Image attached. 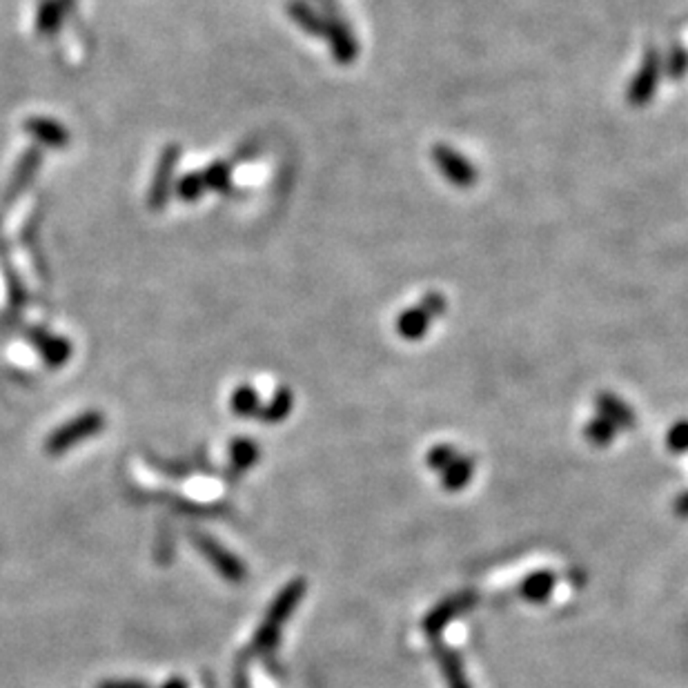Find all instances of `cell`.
I'll return each mask as SVG.
<instances>
[{
    "instance_id": "cell-24",
    "label": "cell",
    "mask_w": 688,
    "mask_h": 688,
    "mask_svg": "<svg viewBox=\"0 0 688 688\" xmlns=\"http://www.w3.org/2000/svg\"><path fill=\"white\" fill-rule=\"evenodd\" d=\"M237 406L239 410L252 412L257 408V394L252 392V388H240V392L237 394Z\"/></svg>"
},
{
    "instance_id": "cell-15",
    "label": "cell",
    "mask_w": 688,
    "mask_h": 688,
    "mask_svg": "<svg viewBox=\"0 0 688 688\" xmlns=\"http://www.w3.org/2000/svg\"><path fill=\"white\" fill-rule=\"evenodd\" d=\"M203 181L208 190L228 192L232 187V165L225 161L212 163L208 170H203Z\"/></svg>"
},
{
    "instance_id": "cell-10",
    "label": "cell",
    "mask_w": 688,
    "mask_h": 688,
    "mask_svg": "<svg viewBox=\"0 0 688 688\" xmlns=\"http://www.w3.org/2000/svg\"><path fill=\"white\" fill-rule=\"evenodd\" d=\"M432 319L421 310L419 306L406 307L397 315V321H394V330L401 339L406 341H421L423 336L428 335L430 330Z\"/></svg>"
},
{
    "instance_id": "cell-4",
    "label": "cell",
    "mask_w": 688,
    "mask_h": 688,
    "mask_svg": "<svg viewBox=\"0 0 688 688\" xmlns=\"http://www.w3.org/2000/svg\"><path fill=\"white\" fill-rule=\"evenodd\" d=\"M181 161V146H167L165 150L161 152V158H158V165L154 170V179L150 185V196H147V205L150 210L158 212L167 205L172 194V185H174V172L179 167Z\"/></svg>"
},
{
    "instance_id": "cell-14",
    "label": "cell",
    "mask_w": 688,
    "mask_h": 688,
    "mask_svg": "<svg viewBox=\"0 0 688 688\" xmlns=\"http://www.w3.org/2000/svg\"><path fill=\"white\" fill-rule=\"evenodd\" d=\"M617 428L613 426L610 421H606L604 417L595 415L593 419H590L589 423H586L584 428V437L590 441L593 446H598V448H606V446H610V441L615 439V435H617Z\"/></svg>"
},
{
    "instance_id": "cell-13",
    "label": "cell",
    "mask_w": 688,
    "mask_h": 688,
    "mask_svg": "<svg viewBox=\"0 0 688 688\" xmlns=\"http://www.w3.org/2000/svg\"><path fill=\"white\" fill-rule=\"evenodd\" d=\"M67 0H41L36 12V27L42 36H52L59 32V27L65 21Z\"/></svg>"
},
{
    "instance_id": "cell-3",
    "label": "cell",
    "mask_w": 688,
    "mask_h": 688,
    "mask_svg": "<svg viewBox=\"0 0 688 688\" xmlns=\"http://www.w3.org/2000/svg\"><path fill=\"white\" fill-rule=\"evenodd\" d=\"M475 606H477V595L470 593V590L455 593L450 595V598L441 599L439 604L432 606V608L428 610L426 617H423L421 622L423 633H426L430 639H437L441 633H444V628L448 627L452 619L461 617V615H466L468 610H473Z\"/></svg>"
},
{
    "instance_id": "cell-22",
    "label": "cell",
    "mask_w": 688,
    "mask_h": 688,
    "mask_svg": "<svg viewBox=\"0 0 688 688\" xmlns=\"http://www.w3.org/2000/svg\"><path fill=\"white\" fill-rule=\"evenodd\" d=\"M290 408H292V394L287 392L286 388H281L277 392V397H274V401L269 403L266 417L268 419H281V417H286L287 412H290Z\"/></svg>"
},
{
    "instance_id": "cell-23",
    "label": "cell",
    "mask_w": 688,
    "mask_h": 688,
    "mask_svg": "<svg viewBox=\"0 0 688 688\" xmlns=\"http://www.w3.org/2000/svg\"><path fill=\"white\" fill-rule=\"evenodd\" d=\"M312 3H315V7L319 9L325 18H330V21H335V18H345L339 0H312Z\"/></svg>"
},
{
    "instance_id": "cell-6",
    "label": "cell",
    "mask_w": 688,
    "mask_h": 688,
    "mask_svg": "<svg viewBox=\"0 0 688 688\" xmlns=\"http://www.w3.org/2000/svg\"><path fill=\"white\" fill-rule=\"evenodd\" d=\"M286 9L290 21L295 23V25H299V30L306 32L307 36L325 38L330 18H325L315 5L307 3V0H287Z\"/></svg>"
},
{
    "instance_id": "cell-7",
    "label": "cell",
    "mask_w": 688,
    "mask_h": 688,
    "mask_svg": "<svg viewBox=\"0 0 688 688\" xmlns=\"http://www.w3.org/2000/svg\"><path fill=\"white\" fill-rule=\"evenodd\" d=\"M25 132L32 138H36L41 146L52 147V150H62L70 146V129L62 127L59 120L45 118V117H32L25 120Z\"/></svg>"
},
{
    "instance_id": "cell-20",
    "label": "cell",
    "mask_w": 688,
    "mask_h": 688,
    "mask_svg": "<svg viewBox=\"0 0 688 688\" xmlns=\"http://www.w3.org/2000/svg\"><path fill=\"white\" fill-rule=\"evenodd\" d=\"M666 446L671 452H688V419H680L673 423L666 432Z\"/></svg>"
},
{
    "instance_id": "cell-17",
    "label": "cell",
    "mask_w": 688,
    "mask_h": 688,
    "mask_svg": "<svg viewBox=\"0 0 688 688\" xmlns=\"http://www.w3.org/2000/svg\"><path fill=\"white\" fill-rule=\"evenodd\" d=\"M33 341L41 345L42 354H45L50 361H62L65 357H70V344L61 336H52V335H42V332H33Z\"/></svg>"
},
{
    "instance_id": "cell-21",
    "label": "cell",
    "mask_w": 688,
    "mask_h": 688,
    "mask_svg": "<svg viewBox=\"0 0 688 688\" xmlns=\"http://www.w3.org/2000/svg\"><path fill=\"white\" fill-rule=\"evenodd\" d=\"M417 306H419L421 310L426 312V315L430 316L432 321H435V319H439V316H444L446 307H448V301H446V297L441 295V292L430 290L421 297Z\"/></svg>"
},
{
    "instance_id": "cell-26",
    "label": "cell",
    "mask_w": 688,
    "mask_h": 688,
    "mask_svg": "<svg viewBox=\"0 0 688 688\" xmlns=\"http://www.w3.org/2000/svg\"><path fill=\"white\" fill-rule=\"evenodd\" d=\"M67 3H71V0H67Z\"/></svg>"
},
{
    "instance_id": "cell-18",
    "label": "cell",
    "mask_w": 688,
    "mask_h": 688,
    "mask_svg": "<svg viewBox=\"0 0 688 688\" xmlns=\"http://www.w3.org/2000/svg\"><path fill=\"white\" fill-rule=\"evenodd\" d=\"M662 70L668 79H682L688 71V50L682 45L671 47L666 59H662Z\"/></svg>"
},
{
    "instance_id": "cell-11",
    "label": "cell",
    "mask_w": 688,
    "mask_h": 688,
    "mask_svg": "<svg viewBox=\"0 0 688 688\" xmlns=\"http://www.w3.org/2000/svg\"><path fill=\"white\" fill-rule=\"evenodd\" d=\"M557 584V575L552 570H537L532 575H528L526 580L519 586V595L523 599L531 601V604H539V601H546L552 595Z\"/></svg>"
},
{
    "instance_id": "cell-5",
    "label": "cell",
    "mask_w": 688,
    "mask_h": 688,
    "mask_svg": "<svg viewBox=\"0 0 688 688\" xmlns=\"http://www.w3.org/2000/svg\"><path fill=\"white\" fill-rule=\"evenodd\" d=\"M325 41L330 45V54L339 65H350L359 59V38L348 25L345 18H335L330 21L328 32H325Z\"/></svg>"
},
{
    "instance_id": "cell-12",
    "label": "cell",
    "mask_w": 688,
    "mask_h": 688,
    "mask_svg": "<svg viewBox=\"0 0 688 688\" xmlns=\"http://www.w3.org/2000/svg\"><path fill=\"white\" fill-rule=\"evenodd\" d=\"M473 475H475L473 457H466L459 452V457L452 461L439 477H441V485H444L448 493H459V490H464L466 485L470 484Z\"/></svg>"
},
{
    "instance_id": "cell-8",
    "label": "cell",
    "mask_w": 688,
    "mask_h": 688,
    "mask_svg": "<svg viewBox=\"0 0 688 688\" xmlns=\"http://www.w3.org/2000/svg\"><path fill=\"white\" fill-rule=\"evenodd\" d=\"M595 408H598V415L613 423L617 430H633L635 423H637V415L633 412V408L613 392H599L595 397Z\"/></svg>"
},
{
    "instance_id": "cell-25",
    "label": "cell",
    "mask_w": 688,
    "mask_h": 688,
    "mask_svg": "<svg viewBox=\"0 0 688 688\" xmlns=\"http://www.w3.org/2000/svg\"><path fill=\"white\" fill-rule=\"evenodd\" d=\"M675 513L682 514V517H688V493L680 495L675 502Z\"/></svg>"
},
{
    "instance_id": "cell-19",
    "label": "cell",
    "mask_w": 688,
    "mask_h": 688,
    "mask_svg": "<svg viewBox=\"0 0 688 688\" xmlns=\"http://www.w3.org/2000/svg\"><path fill=\"white\" fill-rule=\"evenodd\" d=\"M457 457H459V450H455L448 444H437V446H432L430 450H428L426 464H428V468H432L435 473L441 475L452 464V461L457 459Z\"/></svg>"
},
{
    "instance_id": "cell-9",
    "label": "cell",
    "mask_w": 688,
    "mask_h": 688,
    "mask_svg": "<svg viewBox=\"0 0 688 688\" xmlns=\"http://www.w3.org/2000/svg\"><path fill=\"white\" fill-rule=\"evenodd\" d=\"M432 655H435L437 664H439L441 673H444L446 682H448V688H473L468 677H466L464 662H461L459 653L452 651L439 639H432Z\"/></svg>"
},
{
    "instance_id": "cell-1",
    "label": "cell",
    "mask_w": 688,
    "mask_h": 688,
    "mask_svg": "<svg viewBox=\"0 0 688 688\" xmlns=\"http://www.w3.org/2000/svg\"><path fill=\"white\" fill-rule=\"evenodd\" d=\"M662 74V54H659V50H655V47H648V50L644 52L637 71H635V76L628 83V103L633 105V108H646L653 100V96H655Z\"/></svg>"
},
{
    "instance_id": "cell-2",
    "label": "cell",
    "mask_w": 688,
    "mask_h": 688,
    "mask_svg": "<svg viewBox=\"0 0 688 688\" xmlns=\"http://www.w3.org/2000/svg\"><path fill=\"white\" fill-rule=\"evenodd\" d=\"M430 158L432 165L437 167V172H439L450 185L466 190V187H473L479 179L477 167H475L459 150L446 146V143H437L430 150Z\"/></svg>"
},
{
    "instance_id": "cell-16",
    "label": "cell",
    "mask_w": 688,
    "mask_h": 688,
    "mask_svg": "<svg viewBox=\"0 0 688 688\" xmlns=\"http://www.w3.org/2000/svg\"><path fill=\"white\" fill-rule=\"evenodd\" d=\"M205 190H208V187H205L203 172H192V174L181 176V179L176 181V194H179V199L185 201V203L199 201Z\"/></svg>"
}]
</instances>
